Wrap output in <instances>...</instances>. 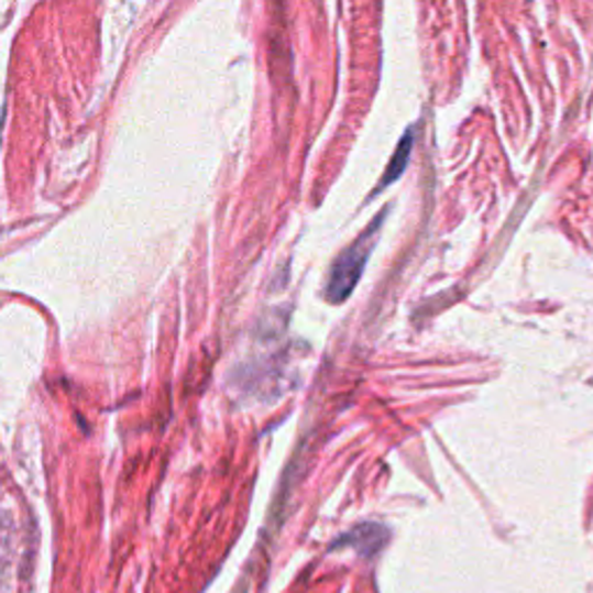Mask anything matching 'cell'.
<instances>
[{"mask_svg": "<svg viewBox=\"0 0 593 593\" xmlns=\"http://www.w3.org/2000/svg\"><path fill=\"white\" fill-rule=\"evenodd\" d=\"M383 218H385V213L376 216V221L366 228V232L362 237H358L355 244L348 246L337 257V262L332 265V272H329V278H327V288H325V295L332 304L345 301L350 295H353L355 285L360 283L362 272L366 267V260L373 251V244H376V234H378V228L383 226Z\"/></svg>", "mask_w": 593, "mask_h": 593, "instance_id": "cell-1", "label": "cell"}, {"mask_svg": "<svg viewBox=\"0 0 593 593\" xmlns=\"http://www.w3.org/2000/svg\"><path fill=\"white\" fill-rule=\"evenodd\" d=\"M385 542H387L385 526L362 524V526H355V529L348 536H343L339 542H334V547L343 545L345 549H358L362 557H373L376 552H381Z\"/></svg>", "mask_w": 593, "mask_h": 593, "instance_id": "cell-2", "label": "cell"}, {"mask_svg": "<svg viewBox=\"0 0 593 593\" xmlns=\"http://www.w3.org/2000/svg\"><path fill=\"white\" fill-rule=\"evenodd\" d=\"M410 140H413V135L408 133L406 140L402 142V146L397 149V153H394V158H392V163H389V169H387V174H385V179L381 182L378 190L385 188V186H389V184H392L394 179H397V177H402V172H404V167H406V163H408V156H410Z\"/></svg>", "mask_w": 593, "mask_h": 593, "instance_id": "cell-3", "label": "cell"}]
</instances>
